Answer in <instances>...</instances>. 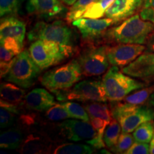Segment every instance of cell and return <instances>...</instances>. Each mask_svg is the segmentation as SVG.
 I'll use <instances>...</instances> for the list:
<instances>
[{
	"label": "cell",
	"instance_id": "6da1fadb",
	"mask_svg": "<svg viewBox=\"0 0 154 154\" xmlns=\"http://www.w3.org/2000/svg\"><path fill=\"white\" fill-rule=\"evenodd\" d=\"M153 31V23L136 14L126 19L119 26L108 29L104 36L109 41L119 44H144Z\"/></svg>",
	"mask_w": 154,
	"mask_h": 154
},
{
	"label": "cell",
	"instance_id": "7a4b0ae2",
	"mask_svg": "<svg viewBox=\"0 0 154 154\" xmlns=\"http://www.w3.org/2000/svg\"><path fill=\"white\" fill-rule=\"evenodd\" d=\"M82 69L77 59L46 72L40 79L42 85L53 93L66 91L82 79Z\"/></svg>",
	"mask_w": 154,
	"mask_h": 154
},
{
	"label": "cell",
	"instance_id": "3957f363",
	"mask_svg": "<svg viewBox=\"0 0 154 154\" xmlns=\"http://www.w3.org/2000/svg\"><path fill=\"white\" fill-rule=\"evenodd\" d=\"M108 100L119 101L124 100L132 91L146 86L145 83L131 78L120 72L118 66L111 67L102 79Z\"/></svg>",
	"mask_w": 154,
	"mask_h": 154
},
{
	"label": "cell",
	"instance_id": "277c9868",
	"mask_svg": "<svg viewBox=\"0 0 154 154\" xmlns=\"http://www.w3.org/2000/svg\"><path fill=\"white\" fill-rule=\"evenodd\" d=\"M31 57L41 70L62 62L72 52V47L56 42L38 39L33 42L29 48Z\"/></svg>",
	"mask_w": 154,
	"mask_h": 154
},
{
	"label": "cell",
	"instance_id": "5b68a950",
	"mask_svg": "<svg viewBox=\"0 0 154 154\" xmlns=\"http://www.w3.org/2000/svg\"><path fill=\"white\" fill-rule=\"evenodd\" d=\"M111 113L113 118L119 122L124 133L134 132L140 124L154 119V111L152 107L126 102L117 103L113 108Z\"/></svg>",
	"mask_w": 154,
	"mask_h": 154
},
{
	"label": "cell",
	"instance_id": "8992f818",
	"mask_svg": "<svg viewBox=\"0 0 154 154\" xmlns=\"http://www.w3.org/2000/svg\"><path fill=\"white\" fill-rule=\"evenodd\" d=\"M41 71L29 50H24L14 58L10 71L4 79L20 87L28 88L34 85Z\"/></svg>",
	"mask_w": 154,
	"mask_h": 154
},
{
	"label": "cell",
	"instance_id": "52a82bcc",
	"mask_svg": "<svg viewBox=\"0 0 154 154\" xmlns=\"http://www.w3.org/2000/svg\"><path fill=\"white\" fill-rule=\"evenodd\" d=\"M27 37L30 42L47 40L72 47L74 39L72 29L62 21L36 23L28 33Z\"/></svg>",
	"mask_w": 154,
	"mask_h": 154
},
{
	"label": "cell",
	"instance_id": "ba28073f",
	"mask_svg": "<svg viewBox=\"0 0 154 154\" xmlns=\"http://www.w3.org/2000/svg\"><path fill=\"white\" fill-rule=\"evenodd\" d=\"M56 94L59 101L106 102L108 100L103 82L99 80H84L76 84L72 89L57 92Z\"/></svg>",
	"mask_w": 154,
	"mask_h": 154
},
{
	"label": "cell",
	"instance_id": "9c48e42d",
	"mask_svg": "<svg viewBox=\"0 0 154 154\" xmlns=\"http://www.w3.org/2000/svg\"><path fill=\"white\" fill-rule=\"evenodd\" d=\"M106 45L86 49L77 59L84 76H95L103 74L109 68V63Z\"/></svg>",
	"mask_w": 154,
	"mask_h": 154
},
{
	"label": "cell",
	"instance_id": "30bf717a",
	"mask_svg": "<svg viewBox=\"0 0 154 154\" xmlns=\"http://www.w3.org/2000/svg\"><path fill=\"white\" fill-rule=\"evenodd\" d=\"M121 72L141 81L146 86L154 84V53L144 51L130 64L122 68Z\"/></svg>",
	"mask_w": 154,
	"mask_h": 154
},
{
	"label": "cell",
	"instance_id": "8fae6325",
	"mask_svg": "<svg viewBox=\"0 0 154 154\" xmlns=\"http://www.w3.org/2000/svg\"><path fill=\"white\" fill-rule=\"evenodd\" d=\"M61 136L73 141L88 140L97 135L91 123L79 119H66L58 125Z\"/></svg>",
	"mask_w": 154,
	"mask_h": 154
},
{
	"label": "cell",
	"instance_id": "7c38bea8",
	"mask_svg": "<svg viewBox=\"0 0 154 154\" xmlns=\"http://www.w3.org/2000/svg\"><path fill=\"white\" fill-rule=\"evenodd\" d=\"M146 49L143 44H120L109 48L107 57L112 66L124 68L137 59Z\"/></svg>",
	"mask_w": 154,
	"mask_h": 154
},
{
	"label": "cell",
	"instance_id": "4fadbf2b",
	"mask_svg": "<svg viewBox=\"0 0 154 154\" xmlns=\"http://www.w3.org/2000/svg\"><path fill=\"white\" fill-rule=\"evenodd\" d=\"M116 23L111 19H91L81 18L72 22V25L78 29L83 39L94 41L104 36L106 32L111 25Z\"/></svg>",
	"mask_w": 154,
	"mask_h": 154
},
{
	"label": "cell",
	"instance_id": "5bb4252c",
	"mask_svg": "<svg viewBox=\"0 0 154 154\" xmlns=\"http://www.w3.org/2000/svg\"><path fill=\"white\" fill-rule=\"evenodd\" d=\"M26 9L29 14L44 18L60 16L66 11L61 0H27Z\"/></svg>",
	"mask_w": 154,
	"mask_h": 154
},
{
	"label": "cell",
	"instance_id": "9a60e30c",
	"mask_svg": "<svg viewBox=\"0 0 154 154\" xmlns=\"http://www.w3.org/2000/svg\"><path fill=\"white\" fill-rule=\"evenodd\" d=\"M143 0H114L106 11L104 16L119 23L133 16L142 7Z\"/></svg>",
	"mask_w": 154,
	"mask_h": 154
},
{
	"label": "cell",
	"instance_id": "2e32d148",
	"mask_svg": "<svg viewBox=\"0 0 154 154\" xmlns=\"http://www.w3.org/2000/svg\"><path fill=\"white\" fill-rule=\"evenodd\" d=\"M24 103L28 109L36 111H47L56 104L54 96L42 88H34L29 92L25 96Z\"/></svg>",
	"mask_w": 154,
	"mask_h": 154
},
{
	"label": "cell",
	"instance_id": "e0dca14e",
	"mask_svg": "<svg viewBox=\"0 0 154 154\" xmlns=\"http://www.w3.org/2000/svg\"><path fill=\"white\" fill-rule=\"evenodd\" d=\"M26 34V25L14 16L3 17L0 24V38L11 37L23 46Z\"/></svg>",
	"mask_w": 154,
	"mask_h": 154
},
{
	"label": "cell",
	"instance_id": "ac0fdd59",
	"mask_svg": "<svg viewBox=\"0 0 154 154\" xmlns=\"http://www.w3.org/2000/svg\"><path fill=\"white\" fill-rule=\"evenodd\" d=\"M0 59L1 61H10L22 52L23 46L19 42L11 37L0 38Z\"/></svg>",
	"mask_w": 154,
	"mask_h": 154
},
{
	"label": "cell",
	"instance_id": "d6986e66",
	"mask_svg": "<svg viewBox=\"0 0 154 154\" xmlns=\"http://www.w3.org/2000/svg\"><path fill=\"white\" fill-rule=\"evenodd\" d=\"M0 94L2 99L18 105L24 99L26 91L17 86V84L4 82L1 84Z\"/></svg>",
	"mask_w": 154,
	"mask_h": 154
},
{
	"label": "cell",
	"instance_id": "ffe728a7",
	"mask_svg": "<svg viewBox=\"0 0 154 154\" xmlns=\"http://www.w3.org/2000/svg\"><path fill=\"white\" fill-rule=\"evenodd\" d=\"M19 113L17 105L1 99L0 101V126L8 128L14 124L17 116Z\"/></svg>",
	"mask_w": 154,
	"mask_h": 154
},
{
	"label": "cell",
	"instance_id": "44dd1931",
	"mask_svg": "<svg viewBox=\"0 0 154 154\" xmlns=\"http://www.w3.org/2000/svg\"><path fill=\"white\" fill-rule=\"evenodd\" d=\"M23 141V133L19 128H10L0 136V147L6 149H17Z\"/></svg>",
	"mask_w": 154,
	"mask_h": 154
},
{
	"label": "cell",
	"instance_id": "7402d4cb",
	"mask_svg": "<svg viewBox=\"0 0 154 154\" xmlns=\"http://www.w3.org/2000/svg\"><path fill=\"white\" fill-rule=\"evenodd\" d=\"M104 102L94 101L93 103L86 104L84 108L87 111L89 117H96L103 119L109 124L113 117H111L112 113L109 110L108 106Z\"/></svg>",
	"mask_w": 154,
	"mask_h": 154
},
{
	"label": "cell",
	"instance_id": "603a6c76",
	"mask_svg": "<svg viewBox=\"0 0 154 154\" xmlns=\"http://www.w3.org/2000/svg\"><path fill=\"white\" fill-rule=\"evenodd\" d=\"M94 150L91 146L86 144L65 143L60 144L54 150L55 154H88L93 153Z\"/></svg>",
	"mask_w": 154,
	"mask_h": 154
},
{
	"label": "cell",
	"instance_id": "cb8c5ba5",
	"mask_svg": "<svg viewBox=\"0 0 154 154\" xmlns=\"http://www.w3.org/2000/svg\"><path fill=\"white\" fill-rule=\"evenodd\" d=\"M121 126L116 119L112 118L106 128L103 134V141L108 148L111 149L118 142L121 135Z\"/></svg>",
	"mask_w": 154,
	"mask_h": 154
},
{
	"label": "cell",
	"instance_id": "d4e9b609",
	"mask_svg": "<svg viewBox=\"0 0 154 154\" xmlns=\"http://www.w3.org/2000/svg\"><path fill=\"white\" fill-rule=\"evenodd\" d=\"M97 1L99 0H77L67 11L66 16L67 22L72 23L74 21L81 18L88 7Z\"/></svg>",
	"mask_w": 154,
	"mask_h": 154
},
{
	"label": "cell",
	"instance_id": "484cf974",
	"mask_svg": "<svg viewBox=\"0 0 154 154\" xmlns=\"http://www.w3.org/2000/svg\"><path fill=\"white\" fill-rule=\"evenodd\" d=\"M154 93V84L146 86L142 89L138 90L134 93L128 95L124 99L126 103L136 105H146V102L152 94Z\"/></svg>",
	"mask_w": 154,
	"mask_h": 154
},
{
	"label": "cell",
	"instance_id": "4316f807",
	"mask_svg": "<svg viewBox=\"0 0 154 154\" xmlns=\"http://www.w3.org/2000/svg\"><path fill=\"white\" fill-rule=\"evenodd\" d=\"M114 0H99L92 4L82 17L91 19H100L104 16L106 11Z\"/></svg>",
	"mask_w": 154,
	"mask_h": 154
},
{
	"label": "cell",
	"instance_id": "83f0119b",
	"mask_svg": "<svg viewBox=\"0 0 154 154\" xmlns=\"http://www.w3.org/2000/svg\"><path fill=\"white\" fill-rule=\"evenodd\" d=\"M154 134V123L153 120L146 121L140 124L133 133L136 141L150 143Z\"/></svg>",
	"mask_w": 154,
	"mask_h": 154
},
{
	"label": "cell",
	"instance_id": "f1b7e54d",
	"mask_svg": "<svg viewBox=\"0 0 154 154\" xmlns=\"http://www.w3.org/2000/svg\"><path fill=\"white\" fill-rule=\"evenodd\" d=\"M68 111L69 114L72 116V119H79L84 121L89 122L90 117L88 116L87 111L85 108H83L82 106L75 102H63L61 103Z\"/></svg>",
	"mask_w": 154,
	"mask_h": 154
},
{
	"label": "cell",
	"instance_id": "f546056e",
	"mask_svg": "<svg viewBox=\"0 0 154 154\" xmlns=\"http://www.w3.org/2000/svg\"><path fill=\"white\" fill-rule=\"evenodd\" d=\"M46 145L40 138L30 136L27 138L22 146V153H43Z\"/></svg>",
	"mask_w": 154,
	"mask_h": 154
},
{
	"label": "cell",
	"instance_id": "4dcf8cb0",
	"mask_svg": "<svg viewBox=\"0 0 154 154\" xmlns=\"http://www.w3.org/2000/svg\"><path fill=\"white\" fill-rule=\"evenodd\" d=\"M134 136L130 134V133L122 132L119 136L118 142L111 148V151L115 153H125L134 144Z\"/></svg>",
	"mask_w": 154,
	"mask_h": 154
},
{
	"label": "cell",
	"instance_id": "1f68e13d",
	"mask_svg": "<svg viewBox=\"0 0 154 154\" xmlns=\"http://www.w3.org/2000/svg\"><path fill=\"white\" fill-rule=\"evenodd\" d=\"M46 116L48 119L53 121L66 120L72 118L67 109L61 103H56L47 109Z\"/></svg>",
	"mask_w": 154,
	"mask_h": 154
},
{
	"label": "cell",
	"instance_id": "d6a6232c",
	"mask_svg": "<svg viewBox=\"0 0 154 154\" xmlns=\"http://www.w3.org/2000/svg\"><path fill=\"white\" fill-rule=\"evenodd\" d=\"M20 0H0V16L5 17L18 14Z\"/></svg>",
	"mask_w": 154,
	"mask_h": 154
},
{
	"label": "cell",
	"instance_id": "836d02e7",
	"mask_svg": "<svg viewBox=\"0 0 154 154\" xmlns=\"http://www.w3.org/2000/svg\"><path fill=\"white\" fill-rule=\"evenodd\" d=\"M140 16L144 20L154 24V0H143Z\"/></svg>",
	"mask_w": 154,
	"mask_h": 154
},
{
	"label": "cell",
	"instance_id": "e575fe53",
	"mask_svg": "<svg viewBox=\"0 0 154 154\" xmlns=\"http://www.w3.org/2000/svg\"><path fill=\"white\" fill-rule=\"evenodd\" d=\"M150 153V145L149 143L134 142L125 154H149Z\"/></svg>",
	"mask_w": 154,
	"mask_h": 154
},
{
	"label": "cell",
	"instance_id": "d590c367",
	"mask_svg": "<svg viewBox=\"0 0 154 154\" xmlns=\"http://www.w3.org/2000/svg\"><path fill=\"white\" fill-rule=\"evenodd\" d=\"M14 58L12 60L10 61H7V62H5V61H1V77L2 78H5V77L8 74V73L10 71V69L12 66L13 63H14Z\"/></svg>",
	"mask_w": 154,
	"mask_h": 154
},
{
	"label": "cell",
	"instance_id": "8d00e7d4",
	"mask_svg": "<svg viewBox=\"0 0 154 154\" xmlns=\"http://www.w3.org/2000/svg\"><path fill=\"white\" fill-rule=\"evenodd\" d=\"M146 51L154 53V31L148 36L146 42Z\"/></svg>",
	"mask_w": 154,
	"mask_h": 154
},
{
	"label": "cell",
	"instance_id": "74e56055",
	"mask_svg": "<svg viewBox=\"0 0 154 154\" xmlns=\"http://www.w3.org/2000/svg\"><path fill=\"white\" fill-rule=\"evenodd\" d=\"M150 153L154 154V134L153 136V138L150 142Z\"/></svg>",
	"mask_w": 154,
	"mask_h": 154
},
{
	"label": "cell",
	"instance_id": "f35d334b",
	"mask_svg": "<svg viewBox=\"0 0 154 154\" xmlns=\"http://www.w3.org/2000/svg\"><path fill=\"white\" fill-rule=\"evenodd\" d=\"M76 1L77 0H61V2H62L64 5L68 6H72V5H74Z\"/></svg>",
	"mask_w": 154,
	"mask_h": 154
},
{
	"label": "cell",
	"instance_id": "ab89813d",
	"mask_svg": "<svg viewBox=\"0 0 154 154\" xmlns=\"http://www.w3.org/2000/svg\"><path fill=\"white\" fill-rule=\"evenodd\" d=\"M148 103H149V106H151V107H154V93L150 96L149 101H148Z\"/></svg>",
	"mask_w": 154,
	"mask_h": 154
},
{
	"label": "cell",
	"instance_id": "60d3db41",
	"mask_svg": "<svg viewBox=\"0 0 154 154\" xmlns=\"http://www.w3.org/2000/svg\"><path fill=\"white\" fill-rule=\"evenodd\" d=\"M21 1H24V0H21Z\"/></svg>",
	"mask_w": 154,
	"mask_h": 154
}]
</instances>
